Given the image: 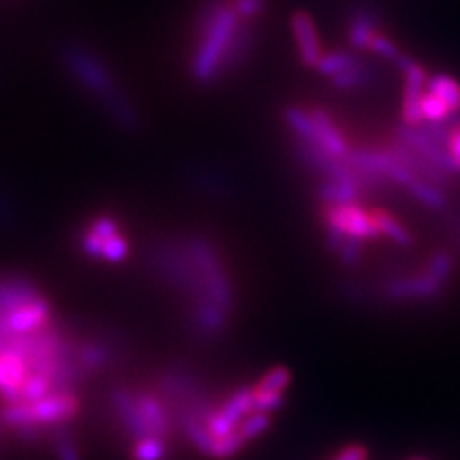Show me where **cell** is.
Instances as JSON below:
<instances>
[{
	"label": "cell",
	"instance_id": "cell-21",
	"mask_svg": "<svg viewBox=\"0 0 460 460\" xmlns=\"http://www.w3.org/2000/svg\"><path fill=\"white\" fill-rule=\"evenodd\" d=\"M267 0H233V6L242 20L257 22L263 16Z\"/></svg>",
	"mask_w": 460,
	"mask_h": 460
},
{
	"label": "cell",
	"instance_id": "cell-7",
	"mask_svg": "<svg viewBox=\"0 0 460 460\" xmlns=\"http://www.w3.org/2000/svg\"><path fill=\"white\" fill-rule=\"evenodd\" d=\"M309 113L314 123V146H319L336 160H345L351 150L332 118L321 108H314Z\"/></svg>",
	"mask_w": 460,
	"mask_h": 460
},
{
	"label": "cell",
	"instance_id": "cell-14",
	"mask_svg": "<svg viewBox=\"0 0 460 460\" xmlns=\"http://www.w3.org/2000/svg\"><path fill=\"white\" fill-rule=\"evenodd\" d=\"M358 58L353 54V52H348V50H334V52H326L323 54V58L319 60V64H316V71L319 74H323L324 77L332 79L340 74H343V71H348L349 67H353L357 64Z\"/></svg>",
	"mask_w": 460,
	"mask_h": 460
},
{
	"label": "cell",
	"instance_id": "cell-22",
	"mask_svg": "<svg viewBox=\"0 0 460 460\" xmlns=\"http://www.w3.org/2000/svg\"><path fill=\"white\" fill-rule=\"evenodd\" d=\"M447 152L451 155L455 167L460 171V113L453 115V128H451V137L447 140Z\"/></svg>",
	"mask_w": 460,
	"mask_h": 460
},
{
	"label": "cell",
	"instance_id": "cell-20",
	"mask_svg": "<svg viewBox=\"0 0 460 460\" xmlns=\"http://www.w3.org/2000/svg\"><path fill=\"white\" fill-rule=\"evenodd\" d=\"M453 267H455V263H453V257H451L449 253L439 252V253H436L434 257L429 259V263H428L426 272H429V275L434 277L438 282L445 284V280H447V279L451 277Z\"/></svg>",
	"mask_w": 460,
	"mask_h": 460
},
{
	"label": "cell",
	"instance_id": "cell-24",
	"mask_svg": "<svg viewBox=\"0 0 460 460\" xmlns=\"http://www.w3.org/2000/svg\"><path fill=\"white\" fill-rule=\"evenodd\" d=\"M13 221H16V213H13V208L3 196H0V226H12Z\"/></svg>",
	"mask_w": 460,
	"mask_h": 460
},
{
	"label": "cell",
	"instance_id": "cell-15",
	"mask_svg": "<svg viewBox=\"0 0 460 460\" xmlns=\"http://www.w3.org/2000/svg\"><path fill=\"white\" fill-rule=\"evenodd\" d=\"M290 382H292V372L284 368V367H275V368H270L269 372H265L261 380L253 384V387L257 392L284 395L286 390H288V385H290Z\"/></svg>",
	"mask_w": 460,
	"mask_h": 460
},
{
	"label": "cell",
	"instance_id": "cell-16",
	"mask_svg": "<svg viewBox=\"0 0 460 460\" xmlns=\"http://www.w3.org/2000/svg\"><path fill=\"white\" fill-rule=\"evenodd\" d=\"M409 192H411L416 199H419L422 206H426V208H429V209L441 211V209L447 208V199H445V196H443L439 186L429 184V182H426V181H422V179L416 181L414 186H412V189H411Z\"/></svg>",
	"mask_w": 460,
	"mask_h": 460
},
{
	"label": "cell",
	"instance_id": "cell-9",
	"mask_svg": "<svg viewBox=\"0 0 460 460\" xmlns=\"http://www.w3.org/2000/svg\"><path fill=\"white\" fill-rule=\"evenodd\" d=\"M380 33L378 12L368 4H358L353 8L348 22V40L355 50L368 49L372 37Z\"/></svg>",
	"mask_w": 460,
	"mask_h": 460
},
{
	"label": "cell",
	"instance_id": "cell-23",
	"mask_svg": "<svg viewBox=\"0 0 460 460\" xmlns=\"http://www.w3.org/2000/svg\"><path fill=\"white\" fill-rule=\"evenodd\" d=\"M332 460H368V449L361 443H353L338 451V455Z\"/></svg>",
	"mask_w": 460,
	"mask_h": 460
},
{
	"label": "cell",
	"instance_id": "cell-27",
	"mask_svg": "<svg viewBox=\"0 0 460 460\" xmlns=\"http://www.w3.org/2000/svg\"><path fill=\"white\" fill-rule=\"evenodd\" d=\"M0 428H3V426H0Z\"/></svg>",
	"mask_w": 460,
	"mask_h": 460
},
{
	"label": "cell",
	"instance_id": "cell-8",
	"mask_svg": "<svg viewBox=\"0 0 460 460\" xmlns=\"http://www.w3.org/2000/svg\"><path fill=\"white\" fill-rule=\"evenodd\" d=\"M441 282H438L429 272L412 279H397L387 282L384 292L390 299L407 301V299H429L441 292Z\"/></svg>",
	"mask_w": 460,
	"mask_h": 460
},
{
	"label": "cell",
	"instance_id": "cell-4",
	"mask_svg": "<svg viewBox=\"0 0 460 460\" xmlns=\"http://www.w3.org/2000/svg\"><path fill=\"white\" fill-rule=\"evenodd\" d=\"M395 140L405 144L411 150L422 154L426 160H429L434 165H438L443 172H447L449 177H453L455 172H458V169L455 167L451 155L447 152V148L441 146L438 140L431 138L424 127H411V125H399L395 131Z\"/></svg>",
	"mask_w": 460,
	"mask_h": 460
},
{
	"label": "cell",
	"instance_id": "cell-1",
	"mask_svg": "<svg viewBox=\"0 0 460 460\" xmlns=\"http://www.w3.org/2000/svg\"><path fill=\"white\" fill-rule=\"evenodd\" d=\"M242 22L233 0H199L194 13V47L189 64L190 79L196 84L219 83L223 62Z\"/></svg>",
	"mask_w": 460,
	"mask_h": 460
},
{
	"label": "cell",
	"instance_id": "cell-11",
	"mask_svg": "<svg viewBox=\"0 0 460 460\" xmlns=\"http://www.w3.org/2000/svg\"><path fill=\"white\" fill-rule=\"evenodd\" d=\"M358 192H361V186L357 184L326 181L324 184H321L319 198L326 206H345V204H355Z\"/></svg>",
	"mask_w": 460,
	"mask_h": 460
},
{
	"label": "cell",
	"instance_id": "cell-2",
	"mask_svg": "<svg viewBox=\"0 0 460 460\" xmlns=\"http://www.w3.org/2000/svg\"><path fill=\"white\" fill-rule=\"evenodd\" d=\"M62 64L84 93L106 111L108 118L127 133H137L142 123L137 106L115 79L110 66L89 47L71 42L62 49Z\"/></svg>",
	"mask_w": 460,
	"mask_h": 460
},
{
	"label": "cell",
	"instance_id": "cell-6",
	"mask_svg": "<svg viewBox=\"0 0 460 460\" xmlns=\"http://www.w3.org/2000/svg\"><path fill=\"white\" fill-rule=\"evenodd\" d=\"M292 31L297 45L299 60L307 67H316L323 58V45L316 25L307 12H296L292 16Z\"/></svg>",
	"mask_w": 460,
	"mask_h": 460
},
{
	"label": "cell",
	"instance_id": "cell-25",
	"mask_svg": "<svg viewBox=\"0 0 460 460\" xmlns=\"http://www.w3.org/2000/svg\"><path fill=\"white\" fill-rule=\"evenodd\" d=\"M411 460H428V458H424V456H414V458H411Z\"/></svg>",
	"mask_w": 460,
	"mask_h": 460
},
{
	"label": "cell",
	"instance_id": "cell-5",
	"mask_svg": "<svg viewBox=\"0 0 460 460\" xmlns=\"http://www.w3.org/2000/svg\"><path fill=\"white\" fill-rule=\"evenodd\" d=\"M27 358L13 348L0 349V399L4 402L18 401L22 387L31 376Z\"/></svg>",
	"mask_w": 460,
	"mask_h": 460
},
{
	"label": "cell",
	"instance_id": "cell-26",
	"mask_svg": "<svg viewBox=\"0 0 460 460\" xmlns=\"http://www.w3.org/2000/svg\"><path fill=\"white\" fill-rule=\"evenodd\" d=\"M458 230H460V226H458Z\"/></svg>",
	"mask_w": 460,
	"mask_h": 460
},
{
	"label": "cell",
	"instance_id": "cell-10",
	"mask_svg": "<svg viewBox=\"0 0 460 460\" xmlns=\"http://www.w3.org/2000/svg\"><path fill=\"white\" fill-rule=\"evenodd\" d=\"M426 91L439 98L451 113H460V83L451 75L438 74L434 77H428Z\"/></svg>",
	"mask_w": 460,
	"mask_h": 460
},
{
	"label": "cell",
	"instance_id": "cell-12",
	"mask_svg": "<svg viewBox=\"0 0 460 460\" xmlns=\"http://www.w3.org/2000/svg\"><path fill=\"white\" fill-rule=\"evenodd\" d=\"M372 219H374V223H376L378 233L387 236L392 242H395L397 246L409 248L412 243V234L394 217V215H390L387 211H382V209H376V211H372Z\"/></svg>",
	"mask_w": 460,
	"mask_h": 460
},
{
	"label": "cell",
	"instance_id": "cell-18",
	"mask_svg": "<svg viewBox=\"0 0 460 460\" xmlns=\"http://www.w3.org/2000/svg\"><path fill=\"white\" fill-rule=\"evenodd\" d=\"M420 110H422V118L424 123H436V121H443L447 119L449 115H453L447 106H445L439 98H436L434 94H429L428 91H424L422 100H420Z\"/></svg>",
	"mask_w": 460,
	"mask_h": 460
},
{
	"label": "cell",
	"instance_id": "cell-19",
	"mask_svg": "<svg viewBox=\"0 0 460 460\" xmlns=\"http://www.w3.org/2000/svg\"><path fill=\"white\" fill-rule=\"evenodd\" d=\"M368 50L372 52V54H376L378 58H382V60H385V62H397V58L402 54L401 50H399V47L395 45V42L390 39V37H385V35H382V33H376L372 37V40H370V45H368Z\"/></svg>",
	"mask_w": 460,
	"mask_h": 460
},
{
	"label": "cell",
	"instance_id": "cell-17",
	"mask_svg": "<svg viewBox=\"0 0 460 460\" xmlns=\"http://www.w3.org/2000/svg\"><path fill=\"white\" fill-rule=\"evenodd\" d=\"M169 453V445L164 439H140L131 447L133 460H165Z\"/></svg>",
	"mask_w": 460,
	"mask_h": 460
},
{
	"label": "cell",
	"instance_id": "cell-3",
	"mask_svg": "<svg viewBox=\"0 0 460 460\" xmlns=\"http://www.w3.org/2000/svg\"><path fill=\"white\" fill-rule=\"evenodd\" d=\"M324 223H326V228L338 230V233H341L343 236L357 238V240L380 236L376 223L372 219V213H367L357 204L328 206L324 211Z\"/></svg>",
	"mask_w": 460,
	"mask_h": 460
},
{
	"label": "cell",
	"instance_id": "cell-13",
	"mask_svg": "<svg viewBox=\"0 0 460 460\" xmlns=\"http://www.w3.org/2000/svg\"><path fill=\"white\" fill-rule=\"evenodd\" d=\"M372 77H374L372 67L365 60H361V58H358L353 67L343 71V74L332 77L330 81H332V84L338 91H357V89H363V86H367Z\"/></svg>",
	"mask_w": 460,
	"mask_h": 460
}]
</instances>
